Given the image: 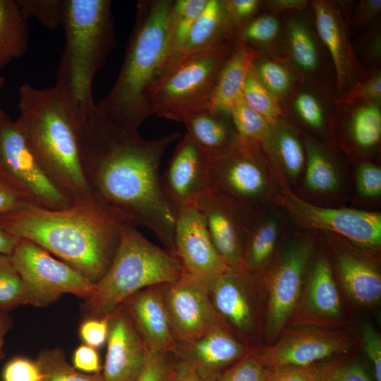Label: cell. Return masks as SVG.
<instances>
[{"instance_id":"10","label":"cell","mask_w":381,"mask_h":381,"mask_svg":"<svg viewBox=\"0 0 381 381\" xmlns=\"http://www.w3.org/2000/svg\"><path fill=\"white\" fill-rule=\"evenodd\" d=\"M270 163L260 143L238 138L224 152L210 156L209 187L250 210L270 195Z\"/></svg>"},{"instance_id":"40","label":"cell","mask_w":381,"mask_h":381,"mask_svg":"<svg viewBox=\"0 0 381 381\" xmlns=\"http://www.w3.org/2000/svg\"><path fill=\"white\" fill-rule=\"evenodd\" d=\"M242 97L249 107L271 123L284 117L281 104L258 80L252 66L244 82Z\"/></svg>"},{"instance_id":"31","label":"cell","mask_w":381,"mask_h":381,"mask_svg":"<svg viewBox=\"0 0 381 381\" xmlns=\"http://www.w3.org/2000/svg\"><path fill=\"white\" fill-rule=\"evenodd\" d=\"M187 134L210 156L220 155L231 147L238 135L227 112L200 111L183 122Z\"/></svg>"},{"instance_id":"1","label":"cell","mask_w":381,"mask_h":381,"mask_svg":"<svg viewBox=\"0 0 381 381\" xmlns=\"http://www.w3.org/2000/svg\"><path fill=\"white\" fill-rule=\"evenodd\" d=\"M75 123L92 194L128 224L152 231L171 252L176 215L163 192L160 165L168 147L182 134L145 139L113 122L96 104L87 113L75 115Z\"/></svg>"},{"instance_id":"48","label":"cell","mask_w":381,"mask_h":381,"mask_svg":"<svg viewBox=\"0 0 381 381\" xmlns=\"http://www.w3.org/2000/svg\"><path fill=\"white\" fill-rule=\"evenodd\" d=\"M231 29L236 31L261 11L262 0H223Z\"/></svg>"},{"instance_id":"15","label":"cell","mask_w":381,"mask_h":381,"mask_svg":"<svg viewBox=\"0 0 381 381\" xmlns=\"http://www.w3.org/2000/svg\"><path fill=\"white\" fill-rule=\"evenodd\" d=\"M285 59L300 82L327 85L335 83L333 65L317 31L310 5L305 11L282 14Z\"/></svg>"},{"instance_id":"53","label":"cell","mask_w":381,"mask_h":381,"mask_svg":"<svg viewBox=\"0 0 381 381\" xmlns=\"http://www.w3.org/2000/svg\"><path fill=\"white\" fill-rule=\"evenodd\" d=\"M108 328V315L88 318L81 322L79 335L85 344L97 349L107 342Z\"/></svg>"},{"instance_id":"38","label":"cell","mask_w":381,"mask_h":381,"mask_svg":"<svg viewBox=\"0 0 381 381\" xmlns=\"http://www.w3.org/2000/svg\"><path fill=\"white\" fill-rule=\"evenodd\" d=\"M36 362L42 372L41 381H104L102 373L87 374L76 370L61 349L42 350Z\"/></svg>"},{"instance_id":"25","label":"cell","mask_w":381,"mask_h":381,"mask_svg":"<svg viewBox=\"0 0 381 381\" xmlns=\"http://www.w3.org/2000/svg\"><path fill=\"white\" fill-rule=\"evenodd\" d=\"M162 286L144 289L122 303L146 349L152 353H172L176 343L163 298Z\"/></svg>"},{"instance_id":"13","label":"cell","mask_w":381,"mask_h":381,"mask_svg":"<svg viewBox=\"0 0 381 381\" xmlns=\"http://www.w3.org/2000/svg\"><path fill=\"white\" fill-rule=\"evenodd\" d=\"M282 332L274 343L259 346L271 368L313 365L346 354L356 345V339L350 334L329 328L302 327Z\"/></svg>"},{"instance_id":"44","label":"cell","mask_w":381,"mask_h":381,"mask_svg":"<svg viewBox=\"0 0 381 381\" xmlns=\"http://www.w3.org/2000/svg\"><path fill=\"white\" fill-rule=\"evenodd\" d=\"M24 305L22 280L10 255L0 254V311L8 313Z\"/></svg>"},{"instance_id":"36","label":"cell","mask_w":381,"mask_h":381,"mask_svg":"<svg viewBox=\"0 0 381 381\" xmlns=\"http://www.w3.org/2000/svg\"><path fill=\"white\" fill-rule=\"evenodd\" d=\"M252 68L261 84L278 100L282 107L300 80L284 58L258 53Z\"/></svg>"},{"instance_id":"60","label":"cell","mask_w":381,"mask_h":381,"mask_svg":"<svg viewBox=\"0 0 381 381\" xmlns=\"http://www.w3.org/2000/svg\"><path fill=\"white\" fill-rule=\"evenodd\" d=\"M12 326V320L8 313L0 311V362L4 357V338Z\"/></svg>"},{"instance_id":"23","label":"cell","mask_w":381,"mask_h":381,"mask_svg":"<svg viewBox=\"0 0 381 381\" xmlns=\"http://www.w3.org/2000/svg\"><path fill=\"white\" fill-rule=\"evenodd\" d=\"M337 99L335 83L299 82L282 106L284 117L302 133L328 144L332 138Z\"/></svg>"},{"instance_id":"20","label":"cell","mask_w":381,"mask_h":381,"mask_svg":"<svg viewBox=\"0 0 381 381\" xmlns=\"http://www.w3.org/2000/svg\"><path fill=\"white\" fill-rule=\"evenodd\" d=\"M210 171V156L186 133L162 176L164 194L175 215L186 208L195 207L209 187Z\"/></svg>"},{"instance_id":"33","label":"cell","mask_w":381,"mask_h":381,"mask_svg":"<svg viewBox=\"0 0 381 381\" xmlns=\"http://www.w3.org/2000/svg\"><path fill=\"white\" fill-rule=\"evenodd\" d=\"M235 40L260 54L285 59L282 15L260 11L236 31Z\"/></svg>"},{"instance_id":"54","label":"cell","mask_w":381,"mask_h":381,"mask_svg":"<svg viewBox=\"0 0 381 381\" xmlns=\"http://www.w3.org/2000/svg\"><path fill=\"white\" fill-rule=\"evenodd\" d=\"M72 363L76 370L87 374L100 373L102 368L96 349L86 344H81L75 349Z\"/></svg>"},{"instance_id":"26","label":"cell","mask_w":381,"mask_h":381,"mask_svg":"<svg viewBox=\"0 0 381 381\" xmlns=\"http://www.w3.org/2000/svg\"><path fill=\"white\" fill-rule=\"evenodd\" d=\"M333 136L356 154L374 152L381 138V99L337 102Z\"/></svg>"},{"instance_id":"34","label":"cell","mask_w":381,"mask_h":381,"mask_svg":"<svg viewBox=\"0 0 381 381\" xmlns=\"http://www.w3.org/2000/svg\"><path fill=\"white\" fill-rule=\"evenodd\" d=\"M306 149V184L319 193L333 192L339 184L337 159L332 147L302 133Z\"/></svg>"},{"instance_id":"22","label":"cell","mask_w":381,"mask_h":381,"mask_svg":"<svg viewBox=\"0 0 381 381\" xmlns=\"http://www.w3.org/2000/svg\"><path fill=\"white\" fill-rule=\"evenodd\" d=\"M250 348L223 324L195 339L176 341L172 353L193 367L204 381H214Z\"/></svg>"},{"instance_id":"24","label":"cell","mask_w":381,"mask_h":381,"mask_svg":"<svg viewBox=\"0 0 381 381\" xmlns=\"http://www.w3.org/2000/svg\"><path fill=\"white\" fill-rule=\"evenodd\" d=\"M108 325L102 377L104 381H136L147 349L123 304L108 315Z\"/></svg>"},{"instance_id":"18","label":"cell","mask_w":381,"mask_h":381,"mask_svg":"<svg viewBox=\"0 0 381 381\" xmlns=\"http://www.w3.org/2000/svg\"><path fill=\"white\" fill-rule=\"evenodd\" d=\"M195 207L202 215L212 241L229 267L242 269L253 210L208 187Z\"/></svg>"},{"instance_id":"9","label":"cell","mask_w":381,"mask_h":381,"mask_svg":"<svg viewBox=\"0 0 381 381\" xmlns=\"http://www.w3.org/2000/svg\"><path fill=\"white\" fill-rule=\"evenodd\" d=\"M313 250L310 238L289 243L260 277L265 299L262 332L267 345L278 339L294 313Z\"/></svg>"},{"instance_id":"32","label":"cell","mask_w":381,"mask_h":381,"mask_svg":"<svg viewBox=\"0 0 381 381\" xmlns=\"http://www.w3.org/2000/svg\"><path fill=\"white\" fill-rule=\"evenodd\" d=\"M277 219L263 218L253 210L248 228L242 269L261 277L270 267L279 236Z\"/></svg>"},{"instance_id":"5","label":"cell","mask_w":381,"mask_h":381,"mask_svg":"<svg viewBox=\"0 0 381 381\" xmlns=\"http://www.w3.org/2000/svg\"><path fill=\"white\" fill-rule=\"evenodd\" d=\"M110 0H66L61 27L65 46L55 86L75 114L95 103L92 84L116 43Z\"/></svg>"},{"instance_id":"14","label":"cell","mask_w":381,"mask_h":381,"mask_svg":"<svg viewBox=\"0 0 381 381\" xmlns=\"http://www.w3.org/2000/svg\"><path fill=\"white\" fill-rule=\"evenodd\" d=\"M162 294L176 341L195 339L226 324L216 311L208 289L183 271L175 281L163 284Z\"/></svg>"},{"instance_id":"42","label":"cell","mask_w":381,"mask_h":381,"mask_svg":"<svg viewBox=\"0 0 381 381\" xmlns=\"http://www.w3.org/2000/svg\"><path fill=\"white\" fill-rule=\"evenodd\" d=\"M229 114L242 140L260 143L272 123L249 107L241 97L230 109Z\"/></svg>"},{"instance_id":"51","label":"cell","mask_w":381,"mask_h":381,"mask_svg":"<svg viewBox=\"0 0 381 381\" xmlns=\"http://www.w3.org/2000/svg\"><path fill=\"white\" fill-rule=\"evenodd\" d=\"M368 99H381V71L369 75L337 99L340 103H352Z\"/></svg>"},{"instance_id":"50","label":"cell","mask_w":381,"mask_h":381,"mask_svg":"<svg viewBox=\"0 0 381 381\" xmlns=\"http://www.w3.org/2000/svg\"><path fill=\"white\" fill-rule=\"evenodd\" d=\"M361 338L364 351L373 367L374 381H381V338L371 322L363 324Z\"/></svg>"},{"instance_id":"59","label":"cell","mask_w":381,"mask_h":381,"mask_svg":"<svg viewBox=\"0 0 381 381\" xmlns=\"http://www.w3.org/2000/svg\"><path fill=\"white\" fill-rule=\"evenodd\" d=\"M20 238L0 229V254L11 255Z\"/></svg>"},{"instance_id":"28","label":"cell","mask_w":381,"mask_h":381,"mask_svg":"<svg viewBox=\"0 0 381 381\" xmlns=\"http://www.w3.org/2000/svg\"><path fill=\"white\" fill-rule=\"evenodd\" d=\"M339 279L346 294L357 306L369 308L381 298V276L375 264L359 253L341 250L337 254Z\"/></svg>"},{"instance_id":"61","label":"cell","mask_w":381,"mask_h":381,"mask_svg":"<svg viewBox=\"0 0 381 381\" xmlns=\"http://www.w3.org/2000/svg\"><path fill=\"white\" fill-rule=\"evenodd\" d=\"M4 85V79L1 76H0V92L3 89ZM6 116L8 115L4 111V110L1 109L0 106V119L4 118Z\"/></svg>"},{"instance_id":"12","label":"cell","mask_w":381,"mask_h":381,"mask_svg":"<svg viewBox=\"0 0 381 381\" xmlns=\"http://www.w3.org/2000/svg\"><path fill=\"white\" fill-rule=\"evenodd\" d=\"M212 304L233 333L249 347L262 332L264 291L261 279L229 268L208 289Z\"/></svg>"},{"instance_id":"35","label":"cell","mask_w":381,"mask_h":381,"mask_svg":"<svg viewBox=\"0 0 381 381\" xmlns=\"http://www.w3.org/2000/svg\"><path fill=\"white\" fill-rule=\"evenodd\" d=\"M29 44V27L16 0H0V69L23 56Z\"/></svg>"},{"instance_id":"46","label":"cell","mask_w":381,"mask_h":381,"mask_svg":"<svg viewBox=\"0 0 381 381\" xmlns=\"http://www.w3.org/2000/svg\"><path fill=\"white\" fill-rule=\"evenodd\" d=\"M380 12L381 0L355 1L347 20L351 40L366 30Z\"/></svg>"},{"instance_id":"27","label":"cell","mask_w":381,"mask_h":381,"mask_svg":"<svg viewBox=\"0 0 381 381\" xmlns=\"http://www.w3.org/2000/svg\"><path fill=\"white\" fill-rule=\"evenodd\" d=\"M234 40L235 34L229 23L223 0H208L183 46L165 62L158 80L188 57L219 43Z\"/></svg>"},{"instance_id":"16","label":"cell","mask_w":381,"mask_h":381,"mask_svg":"<svg viewBox=\"0 0 381 381\" xmlns=\"http://www.w3.org/2000/svg\"><path fill=\"white\" fill-rule=\"evenodd\" d=\"M171 252L183 271L207 289L230 268L216 249L196 207L186 208L176 214Z\"/></svg>"},{"instance_id":"29","label":"cell","mask_w":381,"mask_h":381,"mask_svg":"<svg viewBox=\"0 0 381 381\" xmlns=\"http://www.w3.org/2000/svg\"><path fill=\"white\" fill-rule=\"evenodd\" d=\"M270 166L296 179L303 170L306 155L302 132L286 117L272 123L260 142Z\"/></svg>"},{"instance_id":"8","label":"cell","mask_w":381,"mask_h":381,"mask_svg":"<svg viewBox=\"0 0 381 381\" xmlns=\"http://www.w3.org/2000/svg\"><path fill=\"white\" fill-rule=\"evenodd\" d=\"M23 283L24 305L47 306L69 294L87 300L94 283L32 241L20 239L10 255Z\"/></svg>"},{"instance_id":"41","label":"cell","mask_w":381,"mask_h":381,"mask_svg":"<svg viewBox=\"0 0 381 381\" xmlns=\"http://www.w3.org/2000/svg\"><path fill=\"white\" fill-rule=\"evenodd\" d=\"M316 381H373L363 363L351 357H340L315 364Z\"/></svg>"},{"instance_id":"2","label":"cell","mask_w":381,"mask_h":381,"mask_svg":"<svg viewBox=\"0 0 381 381\" xmlns=\"http://www.w3.org/2000/svg\"><path fill=\"white\" fill-rule=\"evenodd\" d=\"M127 223L93 195L61 210L25 203L0 214V229L38 245L93 283L111 265Z\"/></svg>"},{"instance_id":"3","label":"cell","mask_w":381,"mask_h":381,"mask_svg":"<svg viewBox=\"0 0 381 381\" xmlns=\"http://www.w3.org/2000/svg\"><path fill=\"white\" fill-rule=\"evenodd\" d=\"M174 0H143L137 4L134 27L118 77L96 107L131 133L153 115L150 95L168 52V23Z\"/></svg>"},{"instance_id":"56","label":"cell","mask_w":381,"mask_h":381,"mask_svg":"<svg viewBox=\"0 0 381 381\" xmlns=\"http://www.w3.org/2000/svg\"><path fill=\"white\" fill-rule=\"evenodd\" d=\"M25 203L26 198L0 174V214L13 211Z\"/></svg>"},{"instance_id":"57","label":"cell","mask_w":381,"mask_h":381,"mask_svg":"<svg viewBox=\"0 0 381 381\" xmlns=\"http://www.w3.org/2000/svg\"><path fill=\"white\" fill-rule=\"evenodd\" d=\"M310 6V0H262L261 11L277 14L294 11H305Z\"/></svg>"},{"instance_id":"6","label":"cell","mask_w":381,"mask_h":381,"mask_svg":"<svg viewBox=\"0 0 381 381\" xmlns=\"http://www.w3.org/2000/svg\"><path fill=\"white\" fill-rule=\"evenodd\" d=\"M183 270L175 256L127 223L111 265L85 301L88 318L109 315L134 294L175 281Z\"/></svg>"},{"instance_id":"43","label":"cell","mask_w":381,"mask_h":381,"mask_svg":"<svg viewBox=\"0 0 381 381\" xmlns=\"http://www.w3.org/2000/svg\"><path fill=\"white\" fill-rule=\"evenodd\" d=\"M271 369L263 359L260 347L255 346L214 381H267Z\"/></svg>"},{"instance_id":"47","label":"cell","mask_w":381,"mask_h":381,"mask_svg":"<svg viewBox=\"0 0 381 381\" xmlns=\"http://www.w3.org/2000/svg\"><path fill=\"white\" fill-rule=\"evenodd\" d=\"M173 353H152L147 350L143 368L136 381H171Z\"/></svg>"},{"instance_id":"30","label":"cell","mask_w":381,"mask_h":381,"mask_svg":"<svg viewBox=\"0 0 381 381\" xmlns=\"http://www.w3.org/2000/svg\"><path fill=\"white\" fill-rule=\"evenodd\" d=\"M258 52L235 40L216 80L209 110L229 113L242 97L243 87L252 63Z\"/></svg>"},{"instance_id":"4","label":"cell","mask_w":381,"mask_h":381,"mask_svg":"<svg viewBox=\"0 0 381 381\" xmlns=\"http://www.w3.org/2000/svg\"><path fill=\"white\" fill-rule=\"evenodd\" d=\"M18 95L16 121L46 175L73 203L90 199L74 113L61 92L23 84Z\"/></svg>"},{"instance_id":"49","label":"cell","mask_w":381,"mask_h":381,"mask_svg":"<svg viewBox=\"0 0 381 381\" xmlns=\"http://www.w3.org/2000/svg\"><path fill=\"white\" fill-rule=\"evenodd\" d=\"M42 377L36 361L22 356L9 360L1 373L2 381H41Z\"/></svg>"},{"instance_id":"45","label":"cell","mask_w":381,"mask_h":381,"mask_svg":"<svg viewBox=\"0 0 381 381\" xmlns=\"http://www.w3.org/2000/svg\"><path fill=\"white\" fill-rule=\"evenodd\" d=\"M23 17L38 20L49 30L61 26L66 0H16Z\"/></svg>"},{"instance_id":"21","label":"cell","mask_w":381,"mask_h":381,"mask_svg":"<svg viewBox=\"0 0 381 381\" xmlns=\"http://www.w3.org/2000/svg\"><path fill=\"white\" fill-rule=\"evenodd\" d=\"M290 322L329 329L344 324L341 297L330 262L323 253H319L311 268Z\"/></svg>"},{"instance_id":"39","label":"cell","mask_w":381,"mask_h":381,"mask_svg":"<svg viewBox=\"0 0 381 381\" xmlns=\"http://www.w3.org/2000/svg\"><path fill=\"white\" fill-rule=\"evenodd\" d=\"M356 59L368 74L381 71V16L351 40Z\"/></svg>"},{"instance_id":"52","label":"cell","mask_w":381,"mask_h":381,"mask_svg":"<svg viewBox=\"0 0 381 381\" xmlns=\"http://www.w3.org/2000/svg\"><path fill=\"white\" fill-rule=\"evenodd\" d=\"M356 183L361 195L375 198L381 194V169L376 164L365 162L357 168Z\"/></svg>"},{"instance_id":"19","label":"cell","mask_w":381,"mask_h":381,"mask_svg":"<svg viewBox=\"0 0 381 381\" xmlns=\"http://www.w3.org/2000/svg\"><path fill=\"white\" fill-rule=\"evenodd\" d=\"M318 35L330 56L337 99L368 77L353 50L346 18L337 1L310 0Z\"/></svg>"},{"instance_id":"7","label":"cell","mask_w":381,"mask_h":381,"mask_svg":"<svg viewBox=\"0 0 381 381\" xmlns=\"http://www.w3.org/2000/svg\"><path fill=\"white\" fill-rule=\"evenodd\" d=\"M234 41L198 52L166 72L150 95L152 114L183 123L193 115L209 109L217 75Z\"/></svg>"},{"instance_id":"58","label":"cell","mask_w":381,"mask_h":381,"mask_svg":"<svg viewBox=\"0 0 381 381\" xmlns=\"http://www.w3.org/2000/svg\"><path fill=\"white\" fill-rule=\"evenodd\" d=\"M171 381H204V380L193 367L174 356Z\"/></svg>"},{"instance_id":"55","label":"cell","mask_w":381,"mask_h":381,"mask_svg":"<svg viewBox=\"0 0 381 381\" xmlns=\"http://www.w3.org/2000/svg\"><path fill=\"white\" fill-rule=\"evenodd\" d=\"M267 381H316L315 365L272 368Z\"/></svg>"},{"instance_id":"37","label":"cell","mask_w":381,"mask_h":381,"mask_svg":"<svg viewBox=\"0 0 381 381\" xmlns=\"http://www.w3.org/2000/svg\"><path fill=\"white\" fill-rule=\"evenodd\" d=\"M207 1H174L169 17L168 52L165 62L182 48Z\"/></svg>"},{"instance_id":"11","label":"cell","mask_w":381,"mask_h":381,"mask_svg":"<svg viewBox=\"0 0 381 381\" xmlns=\"http://www.w3.org/2000/svg\"><path fill=\"white\" fill-rule=\"evenodd\" d=\"M0 174L34 205L61 210L73 202L49 180L16 121L0 119Z\"/></svg>"},{"instance_id":"17","label":"cell","mask_w":381,"mask_h":381,"mask_svg":"<svg viewBox=\"0 0 381 381\" xmlns=\"http://www.w3.org/2000/svg\"><path fill=\"white\" fill-rule=\"evenodd\" d=\"M282 204L304 226L330 231L370 250L381 244V214L350 208H329L309 203L286 190Z\"/></svg>"}]
</instances>
